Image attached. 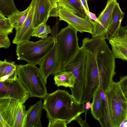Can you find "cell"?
I'll list each match as a JSON object with an SVG mask.
<instances>
[{
	"label": "cell",
	"instance_id": "12",
	"mask_svg": "<svg viewBox=\"0 0 127 127\" xmlns=\"http://www.w3.org/2000/svg\"><path fill=\"white\" fill-rule=\"evenodd\" d=\"M116 0H107L106 6L95 21L93 37L105 36L110 26L113 11Z\"/></svg>",
	"mask_w": 127,
	"mask_h": 127
},
{
	"label": "cell",
	"instance_id": "34",
	"mask_svg": "<svg viewBox=\"0 0 127 127\" xmlns=\"http://www.w3.org/2000/svg\"><path fill=\"white\" fill-rule=\"evenodd\" d=\"M0 127H10L7 122L0 115Z\"/></svg>",
	"mask_w": 127,
	"mask_h": 127
},
{
	"label": "cell",
	"instance_id": "20",
	"mask_svg": "<svg viewBox=\"0 0 127 127\" xmlns=\"http://www.w3.org/2000/svg\"><path fill=\"white\" fill-rule=\"evenodd\" d=\"M99 89L95 91L93 96L91 111L93 117L100 123L103 117V101Z\"/></svg>",
	"mask_w": 127,
	"mask_h": 127
},
{
	"label": "cell",
	"instance_id": "7",
	"mask_svg": "<svg viewBox=\"0 0 127 127\" xmlns=\"http://www.w3.org/2000/svg\"><path fill=\"white\" fill-rule=\"evenodd\" d=\"M77 32L68 25L59 32L56 35V41L61 56L63 67L75 54L79 47Z\"/></svg>",
	"mask_w": 127,
	"mask_h": 127
},
{
	"label": "cell",
	"instance_id": "29",
	"mask_svg": "<svg viewBox=\"0 0 127 127\" xmlns=\"http://www.w3.org/2000/svg\"><path fill=\"white\" fill-rule=\"evenodd\" d=\"M118 82L121 91L127 100V75L121 77Z\"/></svg>",
	"mask_w": 127,
	"mask_h": 127
},
{
	"label": "cell",
	"instance_id": "26",
	"mask_svg": "<svg viewBox=\"0 0 127 127\" xmlns=\"http://www.w3.org/2000/svg\"><path fill=\"white\" fill-rule=\"evenodd\" d=\"M14 28L9 18L0 13V32L9 35L13 33Z\"/></svg>",
	"mask_w": 127,
	"mask_h": 127
},
{
	"label": "cell",
	"instance_id": "21",
	"mask_svg": "<svg viewBox=\"0 0 127 127\" xmlns=\"http://www.w3.org/2000/svg\"><path fill=\"white\" fill-rule=\"evenodd\" d=\"M30 7L29 5L25 10L22 11H19L8 17L16 31L20 29L24 24L27 16Z\"/></svg>",
	"mask_w": 127,
	"mask_h": 127
},
{
	"label": "cell",
	"instance_id": "36",
	"mask_svg": "<svg viewBox=\"0 0 127 127\" xmlns=\"http://www.w3.org/2000/svg\"><path fill=\"white\" fill-rule=\"evenodd\" d=\"M53 8H57L58 7L57 3L60 0H49Z\"/></svg>",
	"mask_w": 127,
	"mask_h": 127
},
{
	"label": "cell",
	"instance_id": "30",
	"mask_svg": "<svg viewBox=\"0 0 127 127\" xmlns=\"http://www.w3.org/2000/svg\"><path fill=\"white\" fill-rule=\"evenodd\" d=\"M67 124L65 120L56 119L49 122L48 127H67Z\"/></svg>",
	"mask_w": 127,
	"mask_h": 127
},
{
	"label": "cell",
	"instance_id": "1",
	"mask_svg": "<svg viewBox=\"0 0 127 127\" xmlns=\"http://www.w3.org/2000/svg\"><path fill=\"white\" fill-rule=\"evenodd\" d=\"M106 39L99 36L82 40L81 47L87 53L82 103L90 101L99 88L105 93L113 82L115 58Z\"/></svg>",
	"mask_w": 127,
	"mask_h": 127
},
{
	"label": "cell",
	"instance_id": "14",
	"mask_svg": "<svg viewBox=\"0 0 127 127\" xmlns=\"http://www.w3.org/2000/svg\"><path fill=\"white\" fill-rule=\"evenodd\" d=\"M53 9L49 0H37L33 21L34 29L43 23H46Z\"/></svg>",
	"mask_w": 127,
	"mask_h": 127
},
{
	"label": "cell",
	"instance_id": "6",
	"mask_svg": "<svg viewBox=\"0 0 127 127\" xmlns=\"http://www.w3.org/2000/svg\"><path fill=\"white\" fill-rule=\"evenodd\" d=\"M86 53L85 49L82 47H79L75 54L62 69V71L72 72L76 78L74 87L70 88L71 95L76 98H81L83 95L85 85Z\"/></svg>",
	"mask_w": 127,
	"mask_h": 127
},
{
	"label": "cell",
	"instance_id": "18",
	"mask_svg": "<svg viewBox=\"0 0 127 127\" xmlns=\"http://www.w3.org/2000/svg\"><path fill=\"white\" fill-rule=\"evenodd\" d=\"M57 5L65 7L81 18H86L88 16L81 0H60Z\"/></svg>",
	"mask_w": 127,
	"mask_h": 127
},
{
	"label": "cell",
	"instance_id": "10",
	"mask_svg": "<svg viewBox=\"0 0 127 127\" xmlns=\"http://www.w3.org/2000/svg\"><path fill=\"white\" fill-rule=\"evenodd\" d=\"M55 17H59V21H64L77 32L80 33L86 32L92 34L95 21L88 16L82 18L72 13L65 7L58 5L55 10Z\"/></svg>",
	"mask_w": 127,
	"mask_h": 127
},
{
	"label": "cell",
	"instance_id": "27",
	"mask_svg": "<svg viewBox=\"0 0 127 127\" xmlns=\"http://www.w3.org/2000/svg\"><path fill=\"white\" fill-rule=\"evenodd\" d=\"M118 42L127 47V31L122 28L120 31L117 37Z\"/></svg>",
	"mask_w": 127,
	"mask_h": 127
},
{
	"label": "cell",
	"instance_id": "31",
	"mask_svg": "<svg viewBox=\"0 0 127 127\" xmlns=\"http://www.w3.org/2000/svg\"><path fill=\"white\" fill-rule=\"evenodd\" d=\"M85 111V120H86L88 111L91 109L92 106V103L90 101H88L82 104Z\"/></svg>",
	"mask_w": 127,
	"mask_h": 127
},
{
	"label": "cell",
	"instance_id": "17",
	"mask_svg": "<svg viewBox=\"0 0 127 127\" xmlns=\"http://www.w3.org/2000/svg\"><path fill=\"white\" fill-rule=\"evenodd\" d=\"M17 65L14 61L9 62L5 59L0 61V82L15 80L17 78Z\"/></svg>",
	"mask_w": 127,
	"mask_h": 127
},
{
	"label": "cell",
	"instance_id": "24",
	"mask_svg": "<svg viewBox=\"0 0 127 127\" xmlns=\"http://www.w3.org/2000/svg\"><path fill=\"white\" fill-rule=\"evenodd\" d=\"M109 42L115 59L127 61V47L110 39L109 40Z\"/></svg>",
	"mask_w": 127,
	"mask_h": 127
},
{
	"label": "cell",
	"instance_id": "40",
	"mask_svg": "<svg viewBox=\"0 0 127 127\" xmlns=\"http://www.w3.org/2000/svg\"></svg>",
	"mask_w": 127,
	"mask_h": 127
},
{
	"label": "cell",
	"instance_id": "28",
	"mask_svg": "<svg viewBox=\"0 0 127 127\" xmlns=\"http://www.w3.org/2000/svg\"><path fill=\"white\" fill-rule=\"evenodd\" d=\"M8 34L0 32V48H9L10 45Z\"/></svg>",
	"mask_w": 127,
	"mask_h": 127
},
{
	"label": "cell",
	"instance_id": "37",
	"mask_svg": "<svg viewBox=\"0 0 127 127\" xmlns=\"http://www.w3.org/2000/svg\"><path fill=\"white\" fill-rule=\"evenodd\" d=\"M119 127H127V120L125 119L120 125Z\"/></svg>",
	"mask_w": 127,
	"mask_h": 127
},
{
	"label": "cell",
	"instance_id": "3",
	"mask_svg": "<svg viewBox=\"0 0 127 127\" xmlns=\"http://www.w3.org/2000/svg\"><path fill=\"white\" fill-rule=\"evenodd\" d=\"M54 43L52 36L36 42L28 40L18 44L16 50L17 59L35 65H39Z\"/></svg>",
	"mask_w": 127,
	"mask_h": 127
},
{
	"label": "cell",
	"instance_id": "11",
	"mask_svg": "<svg viewBox=\"0 0 127 127\" xmlns=\"http://www.w3.org/2000/svg\"><path fill=\"white\" fill-rule=\"evenodd\" d=\"M30 97L29 93L18 78L0 82V99H13L24 104Z\"/></svg>",
	"mask_w": 127,
	"mask_h": 127
},
{
	"label": "cell",
	"instance_id": "4",
	"mask_svg": "<svg viewBox=\"0 0 127 127\" xmlns=\"http://www.w3.org/2000/svg\"><path fill=\"white\" fill-rule=\"evenodd\" d=\"M18 78L28 91L30 97L43 98L47 93L46 84L40 74L39 68L27 63L17 65Z\"/></svg>",
	"mask_w": 127,
	"mask_h": 127
},
{
	"label": "cell",
	"instance_id": "35",
	"mask_svg": "<svg viewBox=\"0 0 127 127\" xmlns=\"http://www.w3.org/2000/svg\"><path fill=\"white\" fill-rule=\"evenodd\" d=\"M81 1L86 12L87 11H89L87 3V0H81Z\"/></svg>",
	"mask_w": 127,
	"mask_h": 127
},
{
	"label": "cell",
	"instance_id": "15",
	"mask_svg": "<svg viewBox=\"0 0 127 127\" xmlns=\"http://www.w3.org/2000/svg\"><path fill=\"white\" fill-rule=\"evenodd\" d=\"M43 104L41 99L27 111L24 127H41L40 121Z\"/></svg>",
	"mask_w": 127,
	"mask_h": 127
},
{
	"label": "cell",
	"instance_id": "22",
	"mask_svg": "<svg viewBox=\"0 0 127 127\" xmlns=\"http://www.w3.org/2000/svg\"><path fill=\"white\" fill-rule=\"evenodd\" d=\"M100 95L103 103V117L101 121L99 123L102 127H111L109 109L107 100L105 93L99 88Z\"/></svg>",
	"mask_w": 127,
	"mask_h": 127
},
{
	"label": "cell",
	"instance_id": "13",
	"mask_svg": "<svg viewBox=\"0 0 127 127\" xmlns=\"http://www.w3.org/2000/svg\"><path fill=\"white\" fill-rule=\"evenodd\" d=\"M37 0H32L30 5V10L27 18L22 27L16 31L15 37L12 41L13 44L17 45L28 40L32 36L34 29L33 21L34 11Z\"/></svg>",
	"mask_w": 127,
	"mask_h": 127
},
{
	"label": "cell",
	"instance_id": "32",
	"mask_svg": "<svg viewBox=\"0 0 127 127\" xmlns=\"http://www.w3.org/2000/svg\"><path fill=\"white\" fill-rule=\"evenodd\" d=\"M76 121L79 124L81 127H88L90 126L87 123L86 120L83 121L80 115L76 119Z\"/></svg>",
	"mask_w": 127,
	"mask_h": 127
},
{
	"label": "cell",
	"instance_id": "19",
	"mask_svg": "<svg viewBox=\"0 0 127 127\" xmlns=\"http://www.w3.org/2000/svg\"><path fill=\"white\" fill-rule=\"evenodd\" d=\"M54 80L57 87L63 86L70 88L74 87L76 83V78L72 72L63 71L55 75Z\"/></svg>",
	"mask_w": 127,
	"mask_h": 127
},
{
	"label": "cell",
	"instance_id": "25",
	"mask_svg": "<svg viewBox=\"0 0 127 127\" xmlns=\"http://www.w3.org/2000/svg\"><path fill=\"white\" fill-rule=\"evenodd\" d=\"M52 30L49 25L46 23H43L34 29L32 34V36H35L44 39L47 37L48 34L51 33Z\"/></svg>",
	"mask_w": 127,
	"mask_h": 127
},
{
	"label": "cell",
	"instance_id": "8",
	"mask_svg": "<svg viewBox=\"0 0 127 127\" xmlns=\"http://www.w3.org/2000/svg\"><path fill=\"white\" fill-rule=\"evenodd\" d=\"M26 112L25 105L18 101L0 99V115L10 127H24Z\"/></svg>",
	"mask_w": 127,
	"mask_h": 127
},
{
	"label": "cell",
	"instance_id": "38",
	"mask_svg": "<svg viewBox=\"0 0 127 127\" xmlns=\"http://www.w3.org/2000/svg\"><path fill=\"white\" fill-rule=\"evenodd\" d=\"M124 27L125 29L127 31V25L126 26Z\"/></svg>",
	"mask_w": 127,
	"mask_h": 127
},
{
	"label": "cell",
	"instance_id": "33",
	"mask_svg": "<svg viewBox=\"0 0 127 127\" xmlns=\"http://www.w3.org/2000/svg\"><path fill=\"white\" fill-rule=\"evenodd\" d=\"M87 14L89 17L92 20L95 22H97L98 20L97 18L96 17L95 14L90 11H87Z\"/></svg>",
	"mask_w": 127,
	"mask_h": 127
},
{
	"label": "cell",
	"instance_id": "39",
	"mask_svg": "<svg viewBox=\"0 0 127 127\" xmlns=\"http://www.w3.org/2000/svg\"><path fill=\"white\" fill-rule=\"evenodd\" d=\"M125 119H126V120H127V114L126 117Z\"/></svg>",
	"mask_w": 127,
	"mask_h": 127
},
{
	"label": "cell",
	"instance_id": "9",
	"mask_svg": "<svg viewBox=\"0 0 127 127\" xmlns=\"http://www.w3.org/2000/svg\"><path fill=\"white\" fill-rule=\"evenodd\" d=\"M58 28L57 26L53 27L51 33L54 40V44L39 65L40 74L46 84L49 76L55 75L62 71V58L56 39V35L59 32Z\"/></svg>",
	"mask_w": 127,
	"mask_h": 127
},
{
	"label": "cell",
	"instance_id": "16",
	"mask_svg": "<svg viewBox=\"0 0 127 127\" xmlns=\"http://www.w3.org/2000/svg\"><path fill=\"white\" fill-rule=\"evenodd\" d=\"M125 14L117 1L113 9L111 24L105 36L106 39L109 40L115 35L121 26V22Z\"/></svg>",
	"mask_w": 127,
	"mask_h": 127
},
{
	"label": "cell",
	"instance_id": "5",
	"mask_svg": "<svg viewBox=\"0 0 127 127\" xmlns=\"http://www.w3.org/2000/svg\"><path fill=\"white\" fill-rule=\"evenodd\" d=\"M105 93L109 109L111 127H119L126 117L127 100L118 82L113 81Z\"/></svg>",
	"mask_w": 127,
	"mask_h": 127
},
{
	"label": "cell",
	"instance_id": "2",
	"mask_svg": "<svg viewBox=\"0 0 127 127\" xmlns=\"http://www.w3.org/2000/svg\"><path fill=\"white\" fill-rule=\"evenodd\" d=\"M43 99V108L49 122L60 119L65 120L68 124L85 112L82 105L76 102L65 90H57L48 94Z\"/></svg>",
	"mask_w": 127,
	"mask_h": 127
},
{
	"label": "cell",
	"instance_id": "23",
	"mask_svg": "<svg viewBox=\"0 0 127 127\" xmlns=\"http://www.w3.org/2000/svg\"><path fill=\"white\" fill-rule=\"evenodd\" d=\"M19 11L14 0H0V13L4 16L8 17Z\"/></svg>",
	"mask_w": 127,
	"mask_h": 127
}]
</instances>
